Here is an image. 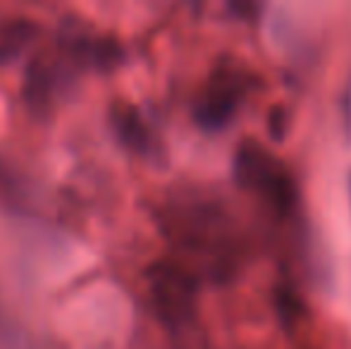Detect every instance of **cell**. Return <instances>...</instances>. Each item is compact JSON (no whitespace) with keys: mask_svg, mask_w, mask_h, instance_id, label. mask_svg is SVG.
Returning <instances> with one entry per match:
<instances>
[{"mask_svg":"<svg viewBox=\"0 0 351 349\" xmlns=\"http://www.w3.org/2000/svg\"><path fill=\"white\" fill-rule=\"evenodd\" d=\"M232 170H234V180L241 189L256 191L280 215L289 213L296 206L299 191H296L294 177L258 141H241L234 154Z\"/></svg>","mask_w":351,"mask_h":349,"instance_id":"obj_1","label":"cell"},{"mask_svg":"<svg viewBox=\"0 0 351 349\" xmlns=\"http://www.w3.org/2000/svg\"><path fill=\"white\" fill-rule=\"evenodd\" d=\"M146 282L148 299L162 326L180 330L194 321L199 282L191 270L175 261H156L148 265Z\"/></svg>","mask_w":351,"mask_h":349,"instance_id":"obj_2","label":"cell"},{"mask_svg":"<svg viewBox=\"0 0 351 349\" xmlns=\"http://www.w3.org/2000/svg\"><path fill=\"white\" fill-rule=\"evenodd\" d=\"M246 91V75L237 65L222 62L194 106V120L201 130L217 132L230 125Z\"/></svg>","mask_w":351,"mask_h":349,"instance_id":"obj_3","label":"cell"},{"mask_svg":"<svg viewBox=\"0 0 351 349\" xmlns=\"http://www.w3.org/2000/svg\"><path fill=\"white\" fill-rule=\"evenodd\" d=\"M62 48L74 62L93 70H112L122 62V46L112 36L88 32H70L60 38Z\"/></svg>","mask_w":351,"mask_h":349,"instance_id":"obj_4","label":"cell"},{"mask_svg":"<svg viewBox=\"0 0 351 349\" xmlns=\"http://www.w3.org/2000/svg\"><path fill=\"white\" fill-rule=\"evenodd\" d=\"M110 122L117 139L132 149L134 154L151 156L156 151V136L148 122L143 120L141 110L127 101H115L110 106Z\"/></svg>","mask_w":351,"mask_h":349,"instance_id":"obj_5","label":"cell"},{"mask_svg":"<svg viewBox=\"0 0 351 349\" xmlns=\"http://www.w3.org/2000/svg\"><path fill=\"white\" fill-rule=\"evenodd\" d=\"M38 34V24L29 17H8L0 22V65L19 58Z\"/></svg>","mask_w":351,"mask_h":349,"instance_id":"obj_6","label":"cell"},{"mask_svg":"<svg viewBox=\"0 0 351 349\" xmlns=\"http://www.w3.org/2000/svg\"><path fill=\"white\" fill-rule=\"evenodd\" d=\"M53 88H56L53 67L43 58H36V60L29 62L27 77H24V96H27V101L34 108L48 106V101L53 96Z\"/></svg>","mask_w":351,"mask_h":349,"instance_id":"obj_7","label":"cell"},{"mask_svg":"<svg viewBox=\"0 0 351 349\" xmlns=\"http://www.w3.org/2000/svg\"><path fill=\"white\" fill-rule=\"evenodd\" d=\"M273 302H275V311H278L280 321L285 323L287 328L296 326V321H299L306 311L301 297L296 294L294 287H289V285H278V287H275Z\"/></svg>","mask_w":351,"mask_h":349,"instance_id":"obj_8","label":"cell"},{"mask_svg":"<svg viewBox=\"0 0 351 349\" xmlns=\"http://www.w3.org/2000/svg\"><path fill=\"white\" fill-rule=\"evenodd\" d=\"M268 130L275 141H282L287 134V110L285 106H273L268 112Z\"/></svg>","mask_w":351,"mask_h":349,"instance_id":"obj_9","label":"cell"},{"mask_svg":"<svg viewBox=\"0 0 351 349\" xmlns=\"http://www.w3.org/2000/svg\"><path fill=\"white\" fill-rule=\"evenodd\" d=\"M230 10L234 14H239V17H244V19H254L256 14H258V5H254V3H230Z\"/></svg>","mask_w":351,"mask_h":349,"instance_id":"obj_10","label":"cell"}]
</instances>
